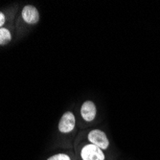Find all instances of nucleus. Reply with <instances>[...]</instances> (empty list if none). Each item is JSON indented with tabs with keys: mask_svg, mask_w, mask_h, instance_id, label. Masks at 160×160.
Masks as SVG:
<instances>
[{
	"mask_svg": "<svg viewBox=\"0 0 160 160\" xmlns=\"http://www.w3.org/2000/svg\"><path fill=\"white\" fill-rule=\"evenodd\" d=\"M82 160H105V155L102 150L92 144L84 146L81 152Z\"/></svg>",
	"mask_w": 160,
	"mask_h": 160,
	"instance_id": "1",
	"label": "nucleus"
},
{
	"mask_svg": "<svg viewBox=\"0 0 160 160\" xmlns=\"http://www.w3.org/2000/svg\"><path fill=\"white\" fill-rule=\"evenodd\" d=\"M88 140L90 141V143L92 145L100 148L101 150L108 149V145H109V141H108L106 133L99 129L91 130V132L88 133Z\"/></svg>",
	"mask_w": 160,
	"mask_h": 160,
	"instance_id": "2",
	"label": "nucleus"
},
{
	"mask_svg": "<svg viewBox=\"0 0 160 160\" xmlns=\"http://www.w3.org/2000/svg\"><path fill=\"white\" fill-rule=\"evenodd\" d=\"M75 122H76V120H75L74 114L70 111L65 112L62 115V117L61 118V121L59 124L60 132L62 133H68V132H72L75 128Z\"/></svg>",
	"mask_w": 160,
	"mask_h": 160,
	"instance_id": "3",
	"label": "nucleus"
},
{
	"mask_svg": "<svg viewBox=\"0 0 160 160\" xmlns=\"http://www.w3.org/2000/svg\"><path fill=\"white\" fill-rule=\"evenodd\" d=\"M22 18L29 24H36L39 20L38 11L31 5H27L22 10Z\"/></svg>",
	"mask_w": 160,
	"mask_h": 160,
	"instance_id": "4",
	"label": "nucleus"
},
{
	"mask_svg": "<svg viewBox=\"0 0 160 160\" xmlns=\"http://www.w3.org/2000/svg\"><path fill=\"white\" fill-rule=\"evenodd\" d=\"M81 114L82 116V118L87 122H90V121L94 120L95 116H96V107L93 102H91V101L84 102L82 106Z\"/></svg>",
	"mask_w": 160,
	"mask_h": 160,
	"instance_id": "5",
	"label": "nucleus"
},
{
	"mask_svg": "<svg viewBox=\"0 0 160 160\" xmlns=\"http://www.w3.org/2000/svg\"><path fill=\"white\" fill-rule=\"evenodd\" d=\"M11 40L10 31L6 28H0V45H5Z\"/></svg>",
	"mask_w": 160,
	"mask_h": 160,
	"instance_id": "6",
	"label": "nucleus"
},
{
	"mask_svg": "<svg viewBox=\"0 0 160 160\" xmlns=\"http://www.w3.org/2000/svg\"><path fill=\"white\" fill-rule=\"evenodd\" d=\"M48 160H70V157L66 154L60 153V154H56L48 158Z\"/></svg>",
	"mask_w": 160,
	"mask_h": 160,
	"instance_id": "7",
	"label": "nucleus"
},
{
	"mask_svg": "<svg viewBox=\"0 0 160 160\" xmlns=\"http://www.w3.org/2000/svg\"><path fill=\"white\" fill-rule=\"evenodd\" d=\"M4 23H5V16L3 14V12H0V27H1Z\"/></svg>",
	"mask_w": 160,
	"mask_h": 160,
	"instance_id": "8",
	"label": "nucleus"
}]
</instances>
